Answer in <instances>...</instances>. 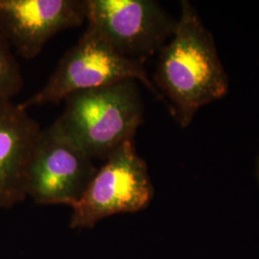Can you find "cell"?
<instances>
[{"label":"cell","mask_w":259,"mask_h":259,"mask_svg":"<svg viewBox=\"0 0 259 259\" xmlns=\"http://www.w3.org/2000/svg\"><path fill=\"white\" fill-rule=\"evenodd\" d=\"M173 36L158 52L153 83L181 128L189 127L203 107L229 92L225 70L211 32L194 6L181 1Z\"/></svg>","instance_id":"6da1fadb"},{"label":"cell","mask_w":259,"mask_h":259,"mask_svg":"<svg viewBox=\"0 0 259 259\" xmlns=\"http://www.w3.org/2000/svg\"><path fill=\"white\" fill-rule=\"evenodd\" d=\"M52 126L92 159H106L121 144L134 140L144 119L138 81L71 93Z\"/></svg>","instance_id":"7a4b0ae2"},{"label":"cell","mask_w":259,"mask_h":259,"mask_svg":"<svg viewBox=\"0 0 259 259\" xmlns=\"http://www.w3.org/2000/svg\"><path fill=\"white\" fill-rule=\"evenodd\" d=\"M126 79L143 83L168 111L166 101L150 79L144 63L122 55L88 25L77 44L62 57L47 83L20 106L27 110L31 107L59 104L71 93Z\"/></svg>","instance_id":"3957f363"},{"label":"cell","mask_w":259,"mask_h":259,"mask_svg":"<svg viewBox=\"0 0 259 259\" xmlns=\"http://www.w3.org/2000/svg\"><path fill=\"white\" fill-rule=\"evenodd\" d=\"M153 197L147 164L137 153L134 140H128L104 160L83 196L71 205L70 228L91 229L112 215L138 212Z\"/></svg>","instance_id":"277c9868"},{"label":"cell","mask_w":259,"mask_h":259,"mask_svg":"<svg viewBox=\"0 0 259 259\" xmlns=\"http://www.w3.org/2000/svg\"><path fill=\"white\" fill-rule=\"evenodd\" d=\"M87 21L122 55L143 63L158 54L177 24L153 0H87Z\"/></svg>","instance_id":"5b68a950"},{"label":"cell","mask_w":259,"mask_h":259,"mask_svg":"<svg viewBox=\"0 0 259 259\" xmlns=\"http://www.w3.org/2000/svg\"><path fill=\"white\" fill-rule=\"evenodd\" d=\"M97 168L83 150L51 125L42 130L31 160L27 195L38 204H74Z\"/></svg>","instance_id":"8992f818"},{"label":"cell","mask_w":259,"mask_h":259,"mask_svg":"<svg viewBox=\"0 0 259 259\" xmlns=\"http://www.w3.org/2000/svg\"><path fill=\"white\" fill-rule=\"evenodd\" d=\"M87 20V0H0V31L24 59L36 58L56 34Z\"/></svg>","instance_id":"52a82bcc"},{"label":"cell","mask_w":259,"mask_h":259,"mask_svg":"<svg viewBox=\"0 0 259 259\" xmlns=\"http://www.w3.org/2000/svg\"><path fill=\"white\" fill-rule=\"evenodd\" d=\"M26 111L0 98V208L27 196L29 168L42 130Z\"/></svg>","instance_id":"ba28073f"},{"label":"cell","mask_w":259,"mask_h":259,"mask_svg":"<svg viewBox=\"0 0 259 259\" xmlns=\"http://www.w3.org/2000/svg\"><path fill=\"white\" fill-rule=\"evenodd\" d=\"M23 79L12 47L0 31V98L12 99L21 91Z\"/></svg>","instance_id":"9c48e42d"},{"label":"cell","mask_w":259,"mask_h":259,"mask_svg":"<svg viewBox=\"0 0 259 259\" xmlns=\"http://www.w3.org/2000/svg\"><path fill=\"white\" fill-rule=\"evenodd\" d=\"M255 177L259 184V155L255 159Z\"/></svg>","instance_id":"30bf717a"}]
</instances>
